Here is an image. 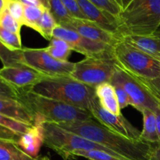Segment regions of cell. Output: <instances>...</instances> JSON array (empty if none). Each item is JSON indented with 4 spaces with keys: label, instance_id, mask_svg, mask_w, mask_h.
<instances>
[{
    "label": "cell",
    "instance_id": "cell-1",
    "mask_svg": "<svg viewBox=\"0 0 160 160\" xmlns=\"http://www.w3.org/2000/svg\"><path fill=\"white\" fill-rule=\"evenodd\" d=\"M63 129L106 147L128 160H148L155 145L134 141L106 128L93 118L58 124Z\"/></svg>",
    "mask_w": 160,
    "mask_h": 160
},
{
    "label": "cell",
    "instance_id": "cell-2",
    "mask_svg": "<svg viewBox=\"0 0 160 160\" xmlns=\"http://www.w3.org/2000/svg\"><path fill=\"white\" fill-rule=\"evenodd\" d=\"M18 98L34 115L35 123L60 124L85 121L93 118L89 111L67 104L58 100L45 98L28 88L17 89Z\"/></svg>",
    "mask_w": 160,
    "mask_h": 160
},
{
    "label": "cell",
    "instance_id": "cell-3",
    "mask_svg": "<svg viewBox=\"0 0 160 160\" xmlns=\"http://www.w3.org/2000/svg\"><path fill=\"white\" fill-rule=\"evenodd\" d=\"M28 89L37 95L58 100L89 112L97 98L94 88L70 76L44 77Z\"/></svg>",
    "mask_w": 160,
    "mask_h": 160
},
{
    "label": "cell",
    "instance_id": "cell-4",
    "mask_svg": "<svg viewBox=\"0 0 160 160\" xmlns=\"http://www.w3.org/2000/svg\"><path fill=\"white\" fill-rule=\"evenodd\" d=\"M117 19L120 38L152 34L160 27V0H129Z\"/></svg>",
    "mask_w": 160,
    "mask_h": 160
},
{
    "label": "cell",
    "instance_id": "cell-5",
    "mask_svg": "<svg viewBox=\"0 0 160 160\" xmlns=\"http://www.w3.org/2000/svg\"><path fill=\"white\" fill-rule=\"evenodd\" d=\"M42 126L44 130V145L56 152L64 160L71 159V153L77 150H102L121 157L106 147L67 131L56 123H43Z\"/></svg>",
    "mask_w": 160,
    "mask_h": 160
},
{
    "label": "cell",
    "instance_id": "cell-6",
    "mask_svg": "<svg viewBox=\"0 0 160 160\" xmlns=\"http://www.w3.org/2000/svg\"><path fill=\"white\" fill-rule=\"evenodd\" d=\"M112 55L120 67L138 78L152 80L160 74L159 61L121 39L112 46Z\"/></svg>",
    "mask_w": 160,
    "mask_h": 160
},
{
    "label": "cell",
    "instance_id": "cell-7",
    "mask_svg": "<svg viewBox=\"0 0 160 160\" xmlns=\"http://www.w3.org/2000/svg\"><path fill=\"white\" fill-rule=\"evenodd\" d=\"M117 66V62L112 50L111 52L102 56L85 57L81 61L75 62L70 77L95 88L99 84L110 82Z\"/></svg>",
    "mask_w": 160,
    "mask_h": 160
},
{
    "label": "cell",
    "instance_id": "cell-8",
    "mask_svg": "<svg viewBox=\"0 0 160 160\" xmlns=\"http://www.w3.org/2000/svg\"><path fill=\"white\" fill-rule=\"evenodd\" d=\"M110 83L120 84L124 89L131 99V106L139 112L144 109H148L156 112L159 107V102L150 93L140 80L120 67L118 63Z\"/></svg>",
    "mask_w": 160,
    "mask_h": 160
},
{
    "label": "cell",
    "instance_id": "cell-9",
    "mask_svg": "<svg viewBox=\"0 0 160 160\" xmlns=\"http://www.w3.org/2000/svg\"><path fill=\"white\" fill-rule=\"evenodd\" d=\"M21 54L23 65L45 77L70 76L75 65V62H61L54 59L45 51V48H23Z\"/></svg>",
    "mask_w": 160,
    "mask_h": 160
},
{
    "label": "cell",
    "instance_id": "cell-10",
    "mask_svg": "<svg viewBox=\"0 0 160 160\" xmlns=\"http://www.w3.org/2000/svg\"><path fill=\"white\" fill-rule=\"evenodd\" d=\"M52 38L62 39L71 46L73 51L78 52L85 57H95L111 52L112 46L86 38L73 30L57 25L52 33Z\"/></svg>",
    "mask_w": 160,
    "mask_h": 160
},
{
    "label": "cell",
    "instance_id": "cell-11",
    "mask_svg": "<svg viewBox=\"0 0 160 160\" xmlns=\"http://www.w3.org/2000/svg\"><path fill=\"white\" fill-rule=\"evenodd\" d=\"M90 112L93 118L110 131L131 140L141 141V131L136 127L130 123L122 113L115 115L103 109L98 98L92 105Z\"/></svg>",
    "mask_w": 160,
    "mask_h": 160
},
{
    "label": "cell",
    "instance_id": "cell-12",
    "mask_svg": "<svg viewBox=\"0 0 160 160\" xmlns=\"http://www.w3.org/2000/svg\"><path fill=\"white\" fill-rule=\"evenodd\" d=\"M62 27L73 30L86 38L111 46H113L119 40H120V38L117 34L104 29L95 22L88 20L73 17L70 21L62 25Z\"/></svg>",
    "mask_w": 160,
    "mask_h": 160
},
{
    "label": "cell",
    "instance_id": "cell-13",
    "mask_svg": "<svg viewBox=\"0 0 160 160\" xmlns=\"http://www.w3.org/2000/svg\"><path fill=\"white\" fill-rule=\"evenodd\" d=\"M44 77L36 70L24 65L0 68V78L17 89L30 88Z\"/></svg>",
    "mask_w": 160,
    "mask_h": 160
},
{
    "label": "cell",
    "instance_id": "cell-14",
    "mask_svg": "<svg viewBox=\"0 0 160 160\" xmlns=\"http://www.w3.org/2000/svg\"><path fill=\"white\" fill-rule=\"evenodd\" d=\"M84 15L88 20L95 22L104 29L118 34V19L102 10L89 0H76ZM120 37V36H119Z\"/></svg>",
    "mask_w": 160,
    "mask_h": 160
},
{
    "label": "cell",
    "instance_id": "cell-15",
    "mask_svg": "<svg viewBox=\"0 0 160 160\" xmlns=\"http://www.w3.org/2000/svg\"><path fill=\"white\" fill-rule=\"evenodd\" d=\"M122 41L138 48L160 62V30L145 35H126L120 38Z\"/></svg>",
    "mask_w": 160,
    "mask_h": 160
},
{
    "label": "cell",
    "instance_id": "cell-16",
    "mask_svg": "<svg viewBox=\"0 0 160 160\" xmlns=\"http://www.w3.org/2000/svg\"><path fill=\"white\" fill-rule=\"evenodd\" d=\"M17 145L28 156L38 158L44 145V130L42 123H35L26 133L20 135Z\"/></svg>",
    "mask_w": 160,
    "mask_h": 160
},
{
    "label": "cell",
    "instance_id": "cell-17",
    "mask_svg": "<svg viewBox=\"0 0 160 160\" xmlns=\"http://www.w3.org/2000/svg\"><path fill=\"white\" fill-rule=\"evenodd\" d=\"M0 113L31 126L35 121L32 112L21 102L12 98L0 97Z\"/></svg>",
    "mask_w": 160,
    "mask_h": 160
},
{
    "label": "cell",
    "instance_id": "cell-18",
    "mask_svg": "<svg viewBox=\"0 0 160 160\" xmlns=\"http://www.w3.org/2000/svg\"><path fill=\"white\" fill-rule=\"evenodd\" d=\"M95 95L102 107L115 115L121 114L115 88L110 82L103 83L95 88Z\"/></svg>",
    "mask_w": 160,
    "mask_h": 160
},
{
    "label": "cell",
    "instance_id": "cell-19",
    "mask_svg": "<svg viewBox=\"0 0 160 160\" xmlns=\"http://www.w3.org/2000/svg\"><path fill=\"white\" fill-rule=\"evenodd\" d=\"M140 112L143 117V129L141 131V141L152 145L159 144L156 113L148 109H144Z\"/></svg>",
    "mask_w": 160,
    "mask_h": 160
},
{
    "label": "cell",
    "instance_id": "cell-20",
    "mask_svg": "<svg viewBox=\"0 0 160 160\" xmlns=\"http://www.w3.org/2000/svg\"><path fill=\"white\" fill-rule=\"evenodd\" d=\"M0 160H38L25 153L17 142L0 138Z\"/></svg>",
    "mask_w": 160,
    "mask_h": 160
},
{
    "label": "cell",
    "instance_id": "cell-21",
    "mask_svg": "<svg viewBox=\"0 0 160 160\" xmlns=\"http://www.w3.org/2000/svg\"><path fill=\"white\" fill-rule=\"evenodd\" d=\"M45 48L52 57L61 62H68L73 51L71 46L67 42L57 38H52L48 45Z\"/></svg>",
    "mask_w": 160,
    "mask_h": 160
},
{
    "label": "cell",
    "instance_id": "cell-22",
    "mask_svg": "<svg viewBox=\"0 0 160 160\" xmlns=\"http://www.w3.org/2000/svg\"><path fill=\"white\" fill-rule=\"evenodd\" d=\"M57 25V22L56 21L49 9H45L39 21L37 32H38L45 39L50 41L52 38L53 31Z\"/></svg>",
    "mask_w": 160,
    "mask_h": 160
},
{
    "label": "cell",
    "instance_id": "cell-23",
    "mask_svg": "<svg viewBox=\"0 0 160 160\" xmlns=\"http://www.w3.org/2000/svg\"><path fill=\"white\" fill-rule=\"evenodd\" d=\"M24 6V26L38 31V23L44 10L46 8L41 6Z\"/></svg>",
    "mask_w": 160,
    "mask_h": 160
},
{
    "label": "cell",
    "instance_id": "cell-24",
    "mask_svg": "<svg viewBox=\"0 0 160 160\" xmlns=\"http://www.w3.org/2000/svg\"><path fill=\"white\" fill-rule=\"evenodd\" d=\"M21 50L12 51L0 41V60L2 62L3 67H18L23 65Z\"/></svg>",
    "mask_w": 160,
    "mask_h": 160
},
{
    "label": "cell",
    "instance_id": "cell-25",
    "mask_svg": "<svg viewBox=\"0 0 160 160\" xmlns=\"http://www.w3.org/2000/svg\"><path fill=\"white\" fill-rule=\"evenodd\" d=\"M84 157L90 160H128L120 156H114L102 150H77L70 155V158Z\"/></svg>",
    "mask_w": 160,
    "mask_h": 160
},
{
    "label": "cell",
    "instance_id": "cell-26",
    "mask_svg": "<svg viewBox=\"0 0 160 160\" xmlns=\"http://www.w3.org/2000/svg\"><path fill=\"white\" fill-rule=\"evenodd\" d=\"M48 2L49 11L52 14L58 25L62 26L73 18L64 6L62 0H48Z\"/></svg>",
    "mask_w": 160,
    "mask_h": 160
},
{
    "label": "cell",
    "instance_id": "cell-27",
    "mask_svg": "<svg viewBox=\"0 0 160 160\" xmlns=\"http://www.w3.org/2000/svg\"><path fill=\"white\" fill-rule=\"evenodd\" d=\"M102 10L118 18L124 6L123 0H89Z\"/></svg>",
    "mask_w": 160,
    "mask_h": 160
},
{
    "label": "cell",
    "instance_id": "cell-28",
    "mask_svg": "<svg viewBox=\"0 0 160 160\" xmlns=\"http://www.w3.org/2000/svg\"><path fill=\"white\" fill-rule=\"evenodd\" d=\"M0 41L12 51H20L22 47L21 36L17 35L0 27Z\"/></svg>",
    "mask_w": 160,
    "mask_h": 160
},
{
    "label": "cell",
    "instance_id": "cell-29",
    "mask_svg": "<svg viewBox=\"0 0 160 160\" xmlns=\"http://www.w3.org/2000/svg\"><path fill=\"white\" fill-rule=\"evenodd\" d=\"M0 27L20 36L22 25L11 16L6 6L0 14Z\"/></svg>",
    "mask_w": 160,
    "mask_h": 160
},
{
    "label": "cell",
    "instance_id": "cell-30",
    "mask_svg": "<svg viewBox=\"0 0 160 160\" xmlns=\"http://www.w3.org/2000/svg\"><path fill=\"white\" fill-rule=\"evenodd\" d=\"M0 126L4 127L7 129L13 131L14 133L19 134V135H22L23 134L26 133L31 127V125L17 121V120L6 117L1 113H0Z\"/></svg>",
    "mask_w": 160,
    "mask_h": 160
},
{
    "label": "cell",
    "instance_id": "cell-31",
    "mask_svg": "<svg viewBox=\"0 0 160 160\" xmlns=\"http://www.w3.org/2000/svg\"><path fill=\"white\" fill-rule=\"evenodd\" d=\"M6 7L9 13L22 26L24 23V6L19 0H6Z\"/></svg>",
    "mask_w": 160,
    "mask_h": 160
},
{
    "label": "cell",
    "instance_id": "cell-32",
    "mask_svg": "<svg viewBox=\"0 0 160 160\" xmlns=\"http://www.w3.org/2000/svg\"><path fill=\"white\" fill-rule=\"evenodd\" d=\"M138 78V77H137ZM141 82L145 86L150 93L156 98L160 104V74L156 78L152 80H146L143 78H138Z\"/></svg>",
    "mask_w": 160,
    "mask_h": 160
},
{
    "label": "cell",
    "instance_id": "cell-33",
    "mask_svg": "<svg viewBox=\"0 0 160 160\" xmlns=\"http://www.w3.org/2000/svg\"><path fill=\"white\" fill-rule=\"evenodd\" d=\"M62 2L72 17L82 19V20H88L82 12L81 9H80L76 0H62Z\"/></svg>",
    "mask_w": 160,
    "mask_h": 160
},
{
    "label": "cell",
    "instance_id": "cell-34",
    "mask_svg": "<svg viewBox=\"0 0 160 160\" xmlns=\"http://www.w3.org/2000/svg\"><path fill=\"white\" fill-rule=\"evenodd\" d=\"M115 88L116 95H117V100H118L119 105H120V109H123L128 106H131V101L128 96V93L125 92L124 89L117 84H112Z\"/></svg>",
    "mask_w": 160,
    "mask_h": 160
},
{
    "label": "cell",
    "instance_id": "cell-35",
    "mask_svg": "<svg viewBox=\"0 0 160 160\" xmlns=\"http://www.w3.org/2000/svg\"><path fill=\"white\" fill-rule=\"evenodd\" d=\"M0 97L17 100L18 91L17 88H13L10 84L3 81L2 78H0Z\"/></svg>",
    "mask_w": 160,
    "mask_h": 160
},
{
    "label": "cell",
    "instance_id": "cell-36",
    "mask_svg": "<svg viewBox=\"0 0 160 160\" xmlns=\"http://www.w3.org/2000/svg\"><path fill=\"white\" fill-rule=\"evenodd\" d=\"M20 135L16 134L13 131L4 128V127L0 126V138L7 139V140L14 141V142H18Z\"/></svg>",
    "mask_w": 160,
    "mask_h": 160
},
{
    "label": "cell",
    "instance_id": "cell-37",
    "mask_svg": "<svg viewBox=\"0 0 160 160\" xmlns=\"http://www.w3.org/2000/svg\"><path fill=\"white\" fill-rule=\"evenodd\" d=\"M23 5L28 6H41L49 9L48 0H19Z\"/></svg>",
    "mask_w": 160,
    "mask_h": 160
},
{
    "label": "cell",
    "instance_id": "cell-38",
    "mask_svg": "<svg viewBox=\"0 0 160 160\" xmlns=\"http://www.w3.org/2000/svg\"><path fill=\"white\" fill-rule=\"evenodd\" d=\"M148 160H160V144L154 145Z\"/></svg>",
    "mask_w": 160,
    "mask_h": 160
},
{
    "label": "cell",
    "instance_id": "cell-39",
    "mask_svg": "<svg viewBox=\"0 0 160 160\" xmlns=\"http://www.w3.org/2000/svg\"><path fill=\"white\" fill-rule=\"evenodd\" d=\"M156 122H157V128H158V134H159V144H160V104L159 107L158 108V109L156 110Z\"/></svg>",
    "mask_w": 160,
    "mask_h": 160
},
{
    "label": "cell",
    "instance_id": "cell-40",
    "mask_svg": "<svg viewBox=\"0 0 160 160\" xmlns=\"http://www.w3.org/2000/svg\"><path fill=\"white\" fill-rule=\"evenodd\" d=\"M6 0H0V14L6 6Z\"/></svg>",
    "mask_w": 160,
    "mask_h": 160
},
{
    "label": "cell",
    "instance_id": "cell-41",
    "mask_svg": "<svg viewBox=\"0 0 160 160\" xmlns=\"http://www.w3.org/2000/svg\"><path fill=\"white\" fill-rule=\"evenodd\" d=\"M38 160H48V158H47V157H42V158H39V157H38Z\"/></svg>",
    "mask_w": 160,
    "mask_h": 160
},
{
    "label": "cell",
    "instance_id": "cell-42",
    "mask_svg": "<svg viewBox=\"0 0 160 160\" xmlns=\"http://www.w3.org/2000/svg\"><path fill=\"white\" fill-rule=\"evenodd\" d=\"M48 160H49V159H48Z\"/></svg>",
    "mask_w": 160,
    "mask_h": 160
}]
</instances>
